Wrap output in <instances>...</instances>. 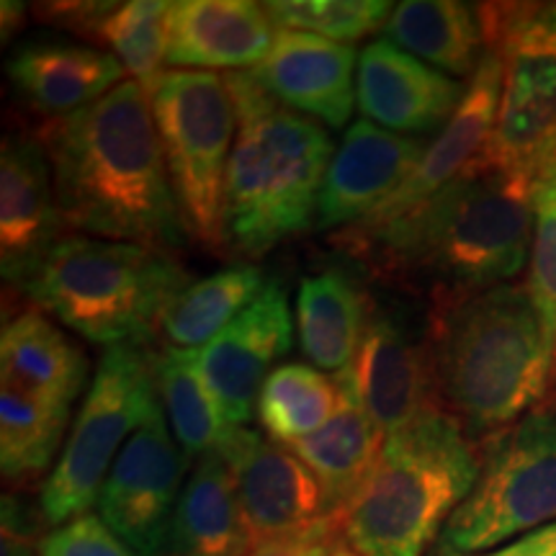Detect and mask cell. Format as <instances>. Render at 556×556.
<instances>
[{"mask_svg":"<svg viewBox=\"0 0 556 556\" xmlns=\"http://www.w3.org/2000/svg\"><path fill=\"white\" fill-rule=\"evenodd\" d=\"M336 377L340 384L336 415L317 433L289 443V451L319 479L330 513L338 516L377 467L387 435L361 402L353 368Z\"/></svg>","mask_w":556,"mask_h":556,"instance_id":"22","label":"cell"},{"mask_svg":"<svg viewBox=\"0 0 556 556\" xmlns=\"http://www.w3.org/2000/svg\"><path fill=\"white\" fill-rule=\"evenodd\" d=\"M338 544H343L340 518L330 516L309 531L253 544L245 556H330Z\"/></svg>","mask_w":556,"mask_h":556,"instance_id":"35","label":"cell"},{"mask_svg":"<svg viewBox=\"0 0 556 556\" xmlns=\"http://www.w3.org/2000/svg\"><path fill=\"white\" fill-rule=\"evenodd\" d=\"M263 289V274L253 263L222 268L176 294L157 323L160 336L170 348L201 351L227 325H232L261 296Z\"/></svg>","mask_w":556,"mask_h":556,"instance_id":"28","label":"cell"},{"mask_svg":"<svg viewBox=\"0 0 556 556\" xmlns=\"http://www.w3.org/2000/svg\"><path fill=\"white\" fill-rule=\"evenodd\" d=\"M479 467L475 438L443 409L387 435L377 467L338 513L343 544L361 556H426Z\"/></svg>","mask_w":556,"mask_h":556,"instance_id":"5","label":"cell"},{"mask_svg":"<svg viewBox=\"0 0 556 556\" xmlns=\"http://www.w3.org/2000/svg\"><path fill=\"white\" fill-rule=\"evenodd\" d=\"M340 405L338 377H328L315 366L283 364L266 379L258 397V420L268 438L289 443L317 433Z\"/></svg>","mask_w":556,"mask_h":556,"instance_id":"31","label":"cell"},{"mask_svg":"<svg viewBox=\"0 0 556 556\" xmlns=\"http://www.w3.org/2000/svg\"><path fill=\"white\" fill-rule=\"evenodd\" d=\"M500 88H503V62L495 50H486L477 73L469 78L467 93L458 103L456 114L441 129V135L428 142L426 155L405 178V184L353 227H381L405 217L422 201L433 199L477 163H482L495 135Z\"/></svg>","mask_w":556,"mask_h":556,"instance_id":"16","label":"cell"},{"mask_svg":"<svg viewBox=\"0 0 556 556\" xmlns=\"http://www.w3.org/2000/svg\"><path fill=\"white\" fill-rule=\"evenodd\" d=\"M330 556H361V554L353 552V548L348 546V544H338V546H336V552H332Z\"/></svg>","mask_w":556,"mask_h":556,"instance_id":"39","label":"cell"},{"mask_svg":"<svg viewBox=\"0 0 556 556\" xmlns=\"http://www.w3.org/2000/svg\"><path fill=\"white\" fill-rule=\"evenodd\" d=\"M189 287L176 255L99 238H62L21 287L47 315L96 345L144 343Z\"/></svg>","mask_w":556,"mask_h":556,"instance_id":"6","label":"cell"},{"mask_svg":"<svg viewBox=\"0 0 556 556\" xmlns=\"http://www.w3.org/2000/svg\"><path fill=\"white\" fill-rule=\"evenodd\" d=\"M150 103L186 235L219 253L227 248V168L238 137L225 75L168 67Z\"/></svg>","mask_w":556,"mask_h":556,"instance_id":"7","label":"cell"},{"mask_svg":"<svg viewBox=\"0 0 556 556\" xmlns=\"http://www.w3.org/2000/svg\"><path fill=\"white\" fill-rule=\"evenodd\" d=\"M160 407L152 351L144 343L106 348L65 448L41 486L39 507L47 526L67 523L99 503L122 448Z\"/></svg>","mask_w":556,"mask_h":556,"instance_id":"9","label":"cell"},{"mask_svg":"<svg viewBox=\"0 0 556 556\" xmlns=\"http://www.w3.org/2000/svg\"><path fill=\"white\" fill-rule=\"evenodd\" d=\"M351 368L358 397L384 435L441 409L426 325L417 330L400 312L374 307Z\"/></svg>","mask_w":556,"mask_h":556,"instance_id":"14","label":"cell"},{"mask_svg":"<svg viewBox=\"0 0 556 556\" xmlns=\"http://www.w3.org/2000/svg\"><path fill=\"white\" fill-rule=\"evenodd\" d=\"M189 458L163 407L129 438L99 495V516L139 556H163Z\"/></svg>","mask_w":556,"mask_h":556,"instance_id":"11","label":"cell"},{"mask_svg":"<svg viewBox=\"0 0 556 556\" xmlns=\"http://www.w3.org/2000/svg\"><path fill=\"white\" fill-rule=\"evenodd\" d=\"M157 394L163 413L168 415L170 433L189 462L219 451L235 428L227 426L225 415L208 392L204 374L199 368V351L184 348H160L152 353Z\"/></svg>","mask_w":556,"mask_h":556,"instance_id":"29","label":"cell"},{"mask_svg":"<svg viewBox=\"0 0 556 556\" xmlns=\"http://www.w3.org/2000/svg\"><path fill=\"white\" fill-rule=\"evenodd\" d=\"M533 208H536V225H533L526 289L539 312L556 379V173L536 186Z\"/></svg>","mask_w":556,"mask_h":556,"instance_id":"33","label":"cell"},{"mask_svg":"<svg viewBox=\"0 0 556 556\" xmlns=\"http://www.w3.org/2000/svg\"><path fill=\"white\" fill-rule=\"evenodd\" d=\"M294 343V319L281 281H268L261 296L199 351V368L229 428H245L258 409L261 389L274 364Z\"/></svg>","mask_w":556,"mask_h":556,"instance_id":"13","label":"cell"},{"mask_svg":"<svg viewBox=\"0 0 556 556\" xmlns=\"http://www.w3.org/2000/svg\"><path fill=\"white\" fill-rule=\"evenodd\" d=\"M219 454L232 471L250 546L294 536L328 520V495L289 446L253 428H235Z\"/></svg>","mask_w":556,"mask_h":556,"instance_id":"12","label":"cell"},{"mask_svg":"<svg viewBox=\"0 0 556 556\" xmlns=\"http://www.w3.org/2000/svg\"><path fill=\"white\" fill-rule=\"evenodd\" d=\"M467 88L389 39L368 41L356 73V106L366 122L394 135L426 137L446 127Z\"/></svg>","mask_w":556,"mask_h":556,"instance_id":"18","label":"cell"},{"mask_svg":"<svg viewBox=\"0 0 556 556\" xmlns=\"http://www.w3.org/2000/svg\"><path fill=\"white\" fill-rule=\"evenodd\" d=\"M384 39L451 78H471L486 54L477 5L456 0H407L394 5Z\"/></svg>","mask_w":556,"mask_h":556,"instance_id":"27","label":"cell"},{"mask_svg":"<svg viewBox=\"0 0 556 556\" xmlns=\"http://www.w3.org/2000/svg\"><path fill=\"white\" fill-rule=\"evenodd\" d=\"M26 16H29V9L24 3H16V0H5L3 11H0V18H3V45H9V39L16 37V34L24 29Z\"/></svg>","mask_w":556,"mask_h":556,"instance_id":"38","label":"cell"},{"mask_svg":"<svg viewBox=\"0 0 556 556\" xmlns=\"http://www.w3.org/2000/svg\"><path fill=\"white\" fill-rule=\"evenodd\" d=\"M62 217L45 144L29 131H9L0 148V268L13 287L62 240Z\"/></svg>","mask_w":556,"mask_h":556,"instance_id":"15","label":"cell"},{"mask_svg":"<svg viewBox=\"0 0 556 556\" xmlns=\"http://www.w3.org/2000/svg\"><path fill=\"white\" fill-rule=\"evenodd\" d=\"M278 31L266 5L253 0H178L168 9V65L253 70L268 58Z\"/></svg>","mask_w":556,"mask_h":556,"instance_id":"20","label":"cell"},{"mask_svg":"<svg viewBox=\"0 0 556 556\" xmlns=\"http://www.w3.org/2000/svg\"><path fill=\"white\" fill-rule=\"evenodd\" d=\"M238 114L227 168V245L263 258L315 227L317 199L336 150L328 131L278 103L248 70L225 75Z\"/></svg>","mask_w":556,"mask_h":556,"instance_id":"4","label":"cell"},{"mask_svg":"<svg viewBox=\"0 0 556 556\" xmlns=\"http://www.w3.org/2000/svg\"><path fill=\"white\" fill-rule=\"evenodd\" d=\"M5 73L34 111L47 119H65L119 86L124 67L96 47L34 41L11 54Z\"/></svg>","mask_w":556,"mask_h":556,"instance_id":"21","label":"cell"},{"mask_svg":"<svg viewBox=\"0 0 556 556\" xmlns=\"http://www.w3.org/2000/svg\"><path fill=\"white\" fill-rule=\"evenodd\" d=\"M238 486L219 451L201 456L180 490L163 556H245Z\"/></svg>","mask_w":556,"mask_h":556,"instance_id":"25","label":"cell"},{"mask_svg":"<svg viewBox=\"0 0 556 556\" xmlns=\"http://www.w3.org/2000/svg\"><path fill=\"white\" fill-rule=\"evenodd\" d=\"M356 52L315 34L278 31L268 58L248 73L287 109L343 129L356 106Z\"/></svg>","mask_w":556,"mask_h":556,"instance_id":"19","label":"cell"},{"mask_svg":"<svg viewBox=\"0 0 556 556\" xmlns=\"http://www.w3.org/2000/svg\"><path fill=\"white\" fill-rule=\"evenodd\" d=\"M430 556H556V523L539 528V531L526 533L516 541H507V544L490 548V552H477V554H464V552H451L446 546H435Z\"/></svg>","mask_w":556,"mask_h":556,"instance_id":"37","label":"cell"},{"mask_svg":"<svg viewBox=\"0 0 556 556\" xmlns=\"http://www.w3.org/2000/svg\"><path fill=\"white\" fill-rule=\"evenodd\" d=\"M503 62L495 135L484 160L541 180L556 173V3L477 5Z\"/></svg>","mask_w":556,"mask_h":556,"instance_id":"8","label":"cell"},{"mask_svg":"<svg viewBox=\"0 0 556 556\" xmlns=\"http://www.w3.org/2000/svg\"><path fill=\"white\" fill-rule=\"evenodd\" d=\"M0 379L54 407L73 409L88 381V358L45 312L29 307L3 325Z\"/></svg>","mask_w":556,"mask_h":556,"instance_id":"24","label":"cell"},{"mask_svg":"<svg viewBox=\"0 0 556 556\" xmlns=\"http://www.w3.org/2000/svg\"><path fill=\"white\" fill-rule=\"evenodd\" d=\"M47 526L41 507H29L16 495L3 497V556H34L41 548V528Z\"/></svg>","mask_w":556,"mask_h":556,"instance_id":"36","label":"cell"},{"mask_svg":"<svg viewBox=\"0 0 556 556\" xmlns=\"http://www.w3.org/2000/svg\"><path fill=\"white\" fill-rule=\"evenodd\" d=\"M377 304L343 270L307 276L296 294V332L302 353L319 371L353 366Z\"/></svg>","mask_w":556,"mask_h":556,"instance_id":"26","label":"cell"},{"mask_svg":"<svg viewBox=\"0 0 556 556\" xmlns=\"http://www.w3.org/2000/svg\"><path fill=\"white\" fill-rule=\"evenodd\" d=\"M70 415L73 409L31 397L9 381L0 384V471L5 484L26 490L50 471Z\"/></svg>","mask_w":556,"mask_h":556,"instance_id":"30","label":"cell"},{"mask_svg":"<svg viewBox=\"0 0 556 556\" xmlns=\"http://www.w3.org/2000/svg\"><path fill=\"white\" fill-rule=\"evenodd\" d=\"M268 16L281 31H302L353 45L384 29L394 5L384 0H270Z\"/></svg>","mask_w":556,"mask_h":556,"instance_id":"32","label":"cell"},{"mask_svg":"<svg viewBox=\"0 0 556 556\" xmlns=\"http://www.w3.org/2000/svg\"><path fill=\"white\" fill-rule=\"evenodd\" d=\"M482 467L438 546L490 552L556 523V409L533 413L482 438Z\"/></svg>","mask_w":556,"mask_h":556,"instance_id":"10","label":"cell"},{"mask_svg":"<svg viewBox=\"0 0 556 556\" xmlns=\"http://www.w3.org/2000/svg\"><path fill=\"white\" fill-rule=\"evenodd\" d=\"M536 186L482 160L405 217L340 229L336 245L379 281L426 289L428 299L503 287L531 258Z\"/></svg>","mask_w":556,"mask_h":556,"instance_id":"1","label":"cell"},{"mask_svg":"<svg viewBox=\"0 0 556 556\" xmlns=\"http://www.w3.org/2000/svg\"><path fill=\"white\" fill-rule=\"evenodd\" d=\"M39 556H139L106 526L99 513H83L47 533Z\"/></svg>","mask_w":556,"mask_h":556,"instance_id":"34","label":"cell"},{"mask_svg":"<svg viewBox=\"0 0 556 556\" xmlns=\"http://www.w3.org/2000/svg\"><path fill=\"white\" fill-rule=\"evenodd\" d=\"M168 9L160 0L135 3H45L37 16L99 39L122 62L124 73L152 96L168 65Z\"/></svg>","mask_w":556,"mask_h":556,"instance_id":"23","label":"cell"},{"mask_svg":"<svg viewBox=\"0 0 556 556\" xmlns=\"http://www.w3.org/2000/svg\"><path fill=\"white\" fill-rule=\"evenodd\" d=\"M426 338L438 407L471 438L513 426L556 384L544 328L523 283L433 296Z\"/></svg>","mask_w":556,"mask_h":556,"instance_id":"3","label":"cell"},{"mask_svg":"<svg viewBox=\"0 0 556 556\" xmlns=\"http://www.w3.org/2000/svg\"><path fill=\"white\" fill-rule=\"evenodd\" d=\"M65 229L176 255L186 227L150 96L122 80L101 101L37 129Z\"/></svg>","mask_w":556,"mask_h":556,"instance_id":"2","label":"cell"},{"mask_svg":"<svg viewBox=\"0 0 556 556\" xmlns=\"http://www.w3.org/2000/svg\"><path fill=\"white\" fill-rule=\"evenodd\" d=\"M426 150V137L394 135L366 119L351 124L319 189L317 232L348 229L364 222L405 184Z\"/></svg>","mask_w":556,"mask_h":556,"instance_id":"17","label":"cell"}]
</instances>
